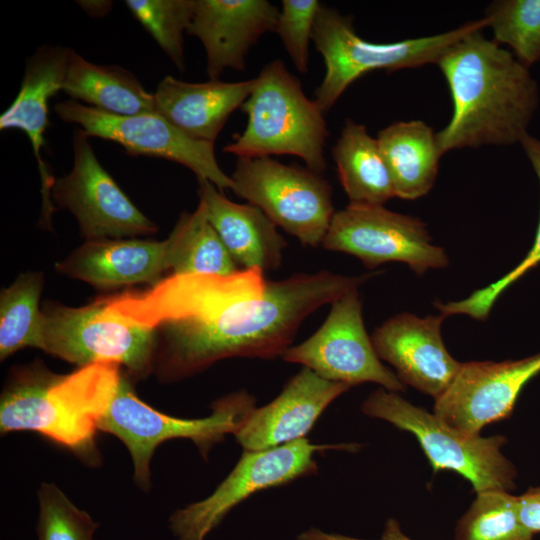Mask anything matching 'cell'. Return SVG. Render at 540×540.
<instances>
[{
    "label": "cell",
    "mask_w": 540,
    "mask_h": 540,
    "mask_svg": "<svg viewBox=\"0 0 540 540\" xmlns=\"http://www.w3.org/2000/svg\"><path fill=\"white\" fill-rule=\"evenodd\" d=\"M44 277L29 271L19 275L0 295V358L24 347H40L42 310L39 308Z\"/></svg>",
    "instance_id": "cell-27"
},
{
    "label": "cell",
    "mask_w": 540,
    "mask_h": 540,
    "mask_svg": "<svg viewBox=\"0 0 540 540\" xmlns=\"http://www.w3.org/2000/svg\"><path fill=\"white\" fill-rule=\"evenodd\" d=\"M517 504L523 525L534 535L540 533V487H530L517 496Z\"/></svg>",
    "instance_id": "cell-35"
},
{
    "label": "cell",
    "mask_w": 540,
    "mask_h": 540,
    "mask_svg": "<svg viewBox=\"0 0 540 540\" xmlns=\"http://www.w3.org/2000/svg\"><path fill=\"white\" fill-rule=\"evenodd\" d=\"M256 407L246 390L227 394L212 404L203 418L185 419L161 413L141 401L123 376L111 404L98 424V430L113 434L127 447L133 462L134 481L144 490L150 487V461L164 441L190 439L206 457L210 449L235 434Z\"/></svg>",
    "instance_id": "cell-6"
},
{
    "label": "cell",
    "mask_w": 540,
    "mask_h": 540,
    "mask_svg": "<svg viewBox=\"0 0 540 540\" xmlns=\"http://www.w3.org/2000/svg\"><path fill=\"white\" fill-rule=\"evenodd\" d=\"M488 27L486 18L473 20L444 33L390 43L362 39L352 19L321 5L312 41L325 63V75L315 91V101L327 112L357 79L375 70L393 72L437 63L457 41Z\"/></svg>",
    "instance_id": "cell-5"
},
{
    "label": "cell",
    "mask_w": 540,
    "mask_h": 540,
    "mask_svg": "<svg viewBox=\"0 0 540 540\" xmlns=\"http://www.w3.org/2000/svg\"><path fill=\"white\" fill-rule=\"evenodd\" d=\"M125 4L175 66L183 71V35L190 26L195 0H127Z\"/></svg>",
    "instance_id": "cell-30"
},
{
    "label": "cell",
    "mask_w": 540,
    "mask_h": 540,
    "mask_svg": "<svg viewBox=\"0 0 540 540\" xmlns=\"http://www.w3.org/2000/svg\"><path fill=\"white\" fill-rule=\"evenodd\" d=\"M39 540H94L98 527L92 518L78 509L54 484L43 483L38 491Z\"/></svg>",
    "instance_id": "cell-32"
},
{
    "label": "cell",
    "mask_w": 540,
    "mask_h": 540,
    "mask_svg": "<svg viewBox=\"0 0 540 540\" xmlns=\"http://www.w3.org/2000/svg\"><path fill=\"white\" fill-rule=\"evenodd\" d=\"M121 377L120 365L114 362L79 367L66 375L37 364L21 368L1 396V433L37 432L90 459L95 456L99 421Z\"/></svg>",
    "instance_id": "cell-3"
},
{
    "label": "cell",
    "mask_w": 540,
    "mask_h": 540,
    "mask_svg": "<svg viewBox=\"0 0 540 540\" xmlns=\"http://www.w3.org/2000/svg\"><path fill=\"white\" fill-rule=\"evenodd\" d=\"M253 86L254 78L190 83L166 76L153 93L154 109L188 137L214 143L230 115L249 97Z\"/></svg>",
    "instance_id": "cell-19"
},
{
    "label": "cell",
    "mask_w": 540,
    "mask_h": 540,
    "mask_svg": "<svg viewBox=\"0 0 540 540\" xmlns=\"http://www.w3.org/2000/svg\"><path fill=\"white\" fill-rule=\"evenodd\" d=\"M297 540H412L407 536L398 520L389 518L378 539H362L337 533H327L317 528H309L298 535Z\"/></svg>",
    "instance_id": "cell-34"
},
{
    "label": "cell",
    "mask_w": 540,
    "mask_h": 540,
    "mask_svg": "<svg viewBox=\"0 0 540 540\" xmlns=\"http://www.w3.org/2000/svg\"><path fill=\"white\" fill-rule=\"evenodd\" d=\"M325 249L360 259L369 269L402 262L417 275L448 266L445 250L431 243L420 219L383 205L350 204L336 211L322 242Z\"/></svg>",
    "instance_id": "cell-11"
},
{
    "label": "cell",
    "mask_w": 540,
    "mask_h": 540,
    "mask_svg": "<svg viewBox=\"0 0 540 540\" xmlns=\"http://www.w3.org/2000/svg\"><path fill=\"white\" fill-rule=\"evenodd\" d=\"M81 129L73 137V167L55 179L52 197L76 218L87 240L126 239L155 233L158 228L129 200L97 160Z\"/></svg>",
    "instance_id": "cell-14"
},
{
    "label": "cell",
    "mask_w": 540,
    "mask_h": 540,
    "mask_svg": "<svg viewBox=\"0 0 540 540\" xmlns=\"http://www.w3.org/2000/svg\"><path fill=\"white\" fill-rule=\"evenodd\" d=\"M332 449L352 451L358 445H317L302 438L266 450L243 451L212 494L172 514L169 522L176 540H205L239 503L256 492L316 473L315 454Z\"/></svg>",
    "instance_id": "cell-10"
},
{
    "label": "cell",
    "mask_w": 540,
    "mask_h": 540,
    "mask_svg": "<svg viewBox=\"0 0 540 540\" xmlns=\"http://www.w3.org/2000/svg\"><path fill=\"white\" fill-rule=\"evenodd\" d=\"M62 91L72 100L113 115L155 112L154 94L130 71L91 63L72 50Z\"/></svg>",
    "instance_id": "cell-24"
},
{
    "label": "cell",
    "mask_w": 540,
    "mask_h": 540,
    "mask_svg": "<svg viewBox=\"0 0 540 540\" xmlns=\"http://www.w3.org/2000/svg\"><path fill=\"white\" fill-rule=\"evenodd\" d=\"M529 159L540 183V140L526 133L519 142ZM540 264V216L533 246L525 258L510 272L494 283L478 289L460 301L443 303L436 301L434 305L446 317L454 314H465L477 320H485L500 295L514 282L531 269Z\"/></svg>",
    "instance_id": "cell-31"
},
{
    "label": "cell",
    "mask_w": 540,
    "mask_h": 540,
    "mask_svg": "<svg viewBox=\"0 0 540 540\" xmlns=\"http://www.w3.org/2000/svg\"><path fill=\"white\" fill-rule=\"evenodd\" d=\"M70 51L63 46L43 45L38 48L27 61L16 98L0 117L1 130L20 129L29 138L41 174L45 222L54 211L49 193L55 181L41 155L48 125V101L63 88Z\"/></svg>",
    "instance_id": "cell-21"
},
{
    "label": "cell",
    "mask_w": 540,
    "mask_h": 540,
    "mask_svg": "<svg viewBox=\"0 0 540 540\" xmlns=\"http://www.w3.org/2000/svg\"><path fill=\"white\" fill-rule=\"evenodd\" d=\"M350 388L304 367L274 400L255 407L234 436L244 451L266 450L305 438L329 404Z\"/></svg>",
    "instance_id": "cell-18"
},
{
    "label": "cell",
    "mask_w": 540,
    "mask_h": 540,
    "mask_svg": "<svg viewBox=\"0 0 540 540\" xmlns=\"http://www.w3.org/2000/svg\"><path fill=\"white\" fill-rule=\"evenodd\" d=\"M332 158L350 204L383 205L396 197L377 138L363 124L346 120L332 148Z\"/></svg>",
    "instance_id": "cell-25"
},
{
    "label": "cell",
    "mask_w": 540,
    "mask_h": 540,
    "mask_svg": "<svg viewBox=\"0 0 540 540\" xmlns=\"http://www.w3.org/2000/svg\"><path fill=\"white\" fill-rule=\"evenodd\" d=\"M455 540H536L521 522L517 496L504 490L477 493L458 519Z\"/></svg>",
    "instance_id": "cell-28"
},
{
    "label": "cell",
    "mask_w": 540,
    "mask_h": 540,
    "mask_svg": "<svg viewBox=\"0 0 540 540\" xmlns=\"http://www.w3.org/2000/svg\"><path fill=\"white\" fill-rule=\"evenodd\" d=\"M166 244L168 267L173 274L230 275L239 270L209 222L202 202L195 211L180 215Z\"/></svg>",
    "instance_id": "cell-26"
},
{
    "label": "cell",
    "mask_w": 540,
    "mask_h": 540,
    "mask_svg": "<svg viewBox=\"0 0 540 540\" xmlns=\"http://www.w3.org/2000/svg\"><path fill=\"white\" fill-rule=\"evenodd\" d=\"M540 373V352L518 360L472 361L460 369L435 400L434 414L466 435H480L508 418L525 385Z\"/></svg>",
    "instance_id": "cell-15"
},
{
    "label": "cell",
    "mask_w": 540,
    "mask_h": 540,
    "mask_svg": "<svg viewBox=\"0 0 540 540\" xmlns=\"http://www.w3.org/2000/svg\"><path fill=\"white\" fill-rule=\"evenodd\" d=\"M77 3L91 16L106 15L112 6L111 1H77Z\"/></svg>",
    "instance_id": "cell-36"
},
{
    "label": "cell",
    "mask_w": 540,
    "mask_h": 540,
    "mask_svg": "<svg viewBox=\"0 0 540 540\" xmlns=\"http://www.w3.org/2000/svg\"><path fill=\"white\" fill-rule=\"evenodd\" d=\"M379 273L345 276L323 270L296 274L268 281L262 297L230 305L203 321L163 324L155 329L160 333L159 375L171 381L226 358L281 357L307 317Z\"/></svg>",
    "instance_id": "cell-1"
},
{
    "label": "cell",
    "mask_w": 540,
    "mask_h": 540,
    "mask_svg": "<svg viewBox=\"0 0 540 540\" xmlns=\"http://www.w3.org/2000/svg\"><path fill=\"white\" fill-rule=\"evenodd\" d=\"M197 180L208 220L235 263L262 272L278 269L287 242L277 225L258 207L235 203L208 180Z\"/></svg>",
    "instance_id": "cell-22"
},
{
    "label": "cell",
    "mask_w": 540,
    "mask_h": 540,
    "mask_svg": "<svg viewBox=\"0 0 540 540\" xmlns=\"http://www.w3.org/2000/svg\"><path fill=\"white\" fill-rule=\"evenodd\" d=\"M156 333L108 315L104 298L82 307L47 303L39 348L79 367L114 362L143 377L156 357Z\"/></svg>",
    "instance_id": "cell-8"
},
{
    "label": "cell",
    "mask_w": 540,
    "mask_h": 540,
    "mask_svg": "<svg viewBox=\"0 0 540 540\" xmlns=\"http://www.w3.org/2000/svg\"><path fill=\"white\" fill-rule=\"evenodd\" d=\"M367 416L385 420L412 433L418 440L433 472L452 471L467 479L476 493L515 489L517 470L501 448L502 435H466L444 423L434 413L411 404L384 388L371 393L362 403Z\"/></svg>",
    "instance_id": "cell-7"
},
{
    "label": "cell",
    "mask_w": 540,
    "mask_h": 540,
    "mask_svg": "<svg viewBox=\"0 0 540 540\" xmlns=\"http://www.w3.org/2000/svg\"><path fill=\"white\" fill-rule=\"evenodd\" d=\"M58 117L77 124L87 137H98L121 145L131 156L162 158L179 163L220 191L233 182L220 168L214 143L194 140L156 112L120 116L102 112L75 100L55 105Z\"/></svg>",
    "instance_id": "cell-12"
},
{
    "label": "cell",
    "mask_w": 540,
    "mask_h": 540,
    "mask_svg": "<svg viewBox=\"0 0 540 540\" xmlns=\"http://www.w3.org/2000/svg\"><path fill=\"white\" fill-rule=\"evenodd\" d=\"M445 318L404 312L386 320L371 335L378 357L395 368L401 382L435 400L461 366L444 345L441 326Z\"/></svg>",
    "instance_id": "cell-16"
},
{
    "label": "cell",
    "mask_w": 540,
    "mask_h": 540,
    "mask_svg": "<svg viewBox=\"0 0 540 540\" xmlns=\"http://www.w3.org/2000/svg\"><path fill=\"white\" fill-rule=\"evenodd\" d=\"M396 197L415 200L433 187L444 155L437 133L421 120L398 121L378 133Z\"/></svg>",
    "instance_id": "cell-23"
},
{
    "label": "cell",
    "mask_w": 540,
    "mask_h": 540,
    "mask_svg": "<svg viewBox=\"0 0 540 540\" xmlns=\"http://www.w3.org/2000/svg\"><path fill=\"white\" fill-rule=\"evenodd\" d=\"M232 191L305 246L322 244L334 215L332 189L319 173L271 157H240Z\"/></svg>",
    "instance_id": "cell-9"
},
{
    "label": "cell",
    "mask_w": 540,
    "mask_h": 540,
    "mask_svg": "<svg viewBox=\"0 0 540 540\" xmlns=\"http://www.w3.org/2000/svg\"><path fill=\"white\" fill-rule=\"evenodd\" d=\"M281 357L350 387L370 382L390 392L405 391L396 373L382 364L366 332L358 289L335 300L320 328L302 343L289 347Z\"/></svg>",
    "instance_id": "cell-13"
},
{
    "label": "cell",
    "mask_w": 540,
    "mask_h": 540,
    "mask_svg": "<svg viewBox=\"0 0 540 540\" xmlns=\"http://www.w3.org/2000/svg\"><path fill=\"white\" fill-rule=\"evenodd\" d=\"M482 30L457 41L436 63L453 104L449 123L437 132L444 154L520 142L539 104L529 69Z\"/></svg>",
    "instance_id": "cell-2"
},
{
    "label": "cell",
    "mask_w": 540,
    "mask_h": 540,
    "mask_svg": "<svg viewBox=\"0 0 540 540\" xmlns=\"http://www.w3.org/2000/svg\"><path fill=\"white\" fill-rule=\"evenodd\" d=\"M279 12L266 0H195L187 33L205 49L209 79L219 80L226 69L245 70L250 49L275 32Z\"/></svg>",
    "instance_id": "cell-17"
},
{
    "label": "cell",
    "mask_w": 540,
    "mask_h": 540,
    "mask_svg": "<svg viewBox=\"0 0 540 540\" xmlns=\"http://www.w3.org/2000/svg\"><path fill=\"white\" fill-rule=\"evenodd\" d=\"M59 273L98 288L160 281L169 269L167 244L137 238L87 240L56 265Z\"/></svg>",
    "instance_id": "cell-20"
},
{
    "label": "cell",
    "mask_w": 540,
    "mask_h": 540,
    "mask_svg": "<svg viewBox=\"0 0 540 540\" xmlns=\"http://www.w3.org/2000/svg\"><path fill=\"white\" fill-rule=\"evenodd\" d=\"M484 18L493 41L506 44L529 68L540 60V0H499L486 9Z\"/></svg>",
    "instance_id": "cell-29"
},
{
    "label": "cell",
    "mask_w": 540,
    "mask_h": 540,
    "mask_svg": "<svg viewBox=\"0 0 540 540\" xmlns=\"http://www.w3.org/2000/svg\"><path fill=\"white\" fill-rule=\"evenodd\" d=\"M281 3L275 33L279 35L296 69L306 73L310 41L322 4L318 0H283Z\"/></svg>",
    "instance_id": "cell-33"
},
{
    "label": "cell",
    "mask_w": 540,
    "mask_h": 540,
    "mask_svg": "<svg viewBox=\"0 0 540 540\" xmlns=\"http://www.w3.org/2000/svg\"><path fill=\"white\" fill-rule=\"evenodd\" d=\"M241 108L247 125L224 152L238 158L293 155L316 173L326 170L324 147L329 131L324 112L305 95L300 81L281 60L261 69Z\"/></svg>",
    "instance_id": "cell-4"
}]
</instances>
